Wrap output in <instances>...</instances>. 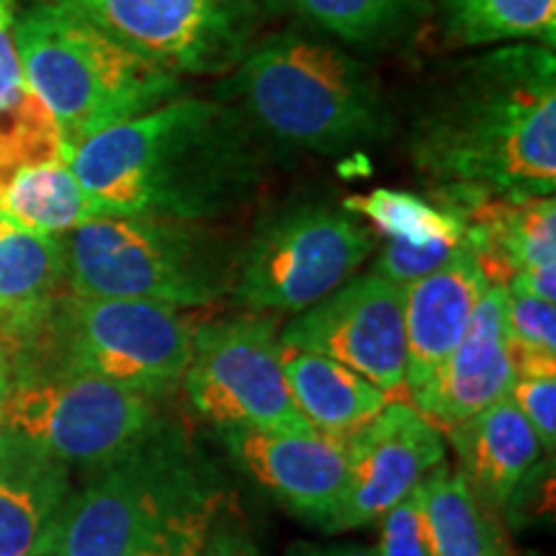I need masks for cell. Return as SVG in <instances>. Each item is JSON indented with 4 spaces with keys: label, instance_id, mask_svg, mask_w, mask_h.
Returning <instances> with one entry per match:
<instances>
[{
    "label": "cell",
    "instance_id": "cell-1",
    "mask_svg": "<svg viewBox=\"0 0 556 556\" xmlns=\"http://www.w3.org/2000/svg\"><path fill=\"white\" fill-rule=\"evenodd\" d=\"M409 150L438 191L554 197L552 47L505 45L464 62L417 116Z\"/></svg>",
    "mask_w": 556,
    "mask_h": 556
},
{
    "label": "cell",
    "instance_id": "cell-2",
    "mask_svg": "<svg viewBox=\"0 0 556 556\" xmlns=\"http://www.w3.org/2000/svg\"><path fill=\"white\" fill-rule=\"evenodd\" d=\"M101 217L208 222L258 191V131L227 101L178 99L88 137L67 155Z\"/></svg>",
    "mask_w": 556,
    "mask_h": 556
},
{
    "label": "cell",
    "instance_id": "cell-3",
    "mask_svg": "<svg viewBox=\"0 0 556 556\" xmlns=\"http://www.w3.org/2000/svg\"><path fill=\"white\" fill-rule=\"evenodd\" d=\"M229 106L283 148L343 155L389 127L371 70L336 41L289 29L250 45L227 83Z\"/></svg>",
    "mask_w": 556,
    "mask_h": 556
},
{
    "label": "cell",
    "instance_id": "cell-4",
    "mask_svg": "<svg viewBox=\"0 0 556 556\" xmlns=\"http://www.w3.org/2000/svg\"><path fill=\"white\" fill-rule=\"evenodd\" d=\"M13 39L26 83L58 124L65 160L88 137L178 99L184 88L178 75L47 0L16 11Z\"/></svg>",
    "mask_w": 556,
    "mask_h": 556
},
{
    "label": "cell",
    "instance_id": "cell-5",
    "mask_svg": "<svg viewBox=\"0 0 556 556\" xmlns=\"http://www.w3.org/2000/svg\"><path fill=\"white\" fill-rule=\"evenodd\" d=\"M70 294L139 299L178 309L232 294L242 250L204 222L99 217L62 235Z\"/></svg>",
    "mask_w": 556,
    "mask_h": 556
},
{
    "label": "cell",
    "instance_id": "cell-6",
    "mask_svg": "<svg viewBox=\"0 0 556 556\" xmlns=\"http://www.w3.org/2000/svg\"><path fill=\"white\" fill-rule=\"evenodd\" d=\"M197 328L168 304L60 294L11 356L16 368L93 374L160 400L184 381Z\"/></svg>",
    "mask_w": 556,
    "mask_h": 556
},
{
    "label": "cell",
    "instance_id": "cell-7",
    "mask_svg": "<svg viewBox=\"0 0 556 556\" xmlns=\"http://www.w3.org/2000/svg\"><path fill=\"white\" fill-rule=\"evenodd\" d=\"M70 495L52 556H137L173 518L217 497L189 435L160 417L127 454Z\"/></svg>",
    "mask_w": 556,
    "mask_h": 556
},
{
    "label": "cell",
    "instance_id": "cell-8",
    "mask_svg": "<svg viewBox=\"0 0 556 556\" xmlns=\"http://www.w3.org/2000/svg\"><path fill=\"white\" fill-rule=\"evenodd\" d=\"M157 420L155 400L114 381L65 368H16L3 426L67 467L101 469Z\"/></svg>",
    "mask_w": 556,
    "mask_h": 556
},
{
    "label": "cell",
    "instance_id": "cell-9",
    "mask_svg": "<svg viewBox=\"0 0 556 556\" xmlns=\"http://www.w3.org/2000/svg\"><path fill=\"white\" fill-rule=\"evenodd\" d=\"M180 384L193 413L217 430L315 433L291 400L270 317L240 315L199 325Z\"/></svg>",
    "mask_w": 556,
    "mask_h": 556
},
{
    "label": "cell",
    "instance_id": "cell-10",
    "mask_svg": "<svg viewBox=\"0 0 556 556\" xmlns=\"http://www.w3.org/2000/svg\"><path fill=\"white\" fill-rule=\"evenodd\" d=\"M377 240L348 212L296 206L266 222L240 253L232 294L253 312H304L356 276Z\"/></svg>",
    "mask_w": 556,
    "mask_h": 556
},
{
    "label": "cell",
    "instance_id": "cell-11",
    "mask_svg": "<svg viewBox=\"0 0 556 556\" xmlns=\"http://www.w3.org/2000/svg\"><path fill=\"white\" fill-rule=\"evenodd\" d=\"M78 13L152 65L186 75H225L255 39L261 0H47Z\"/></svg>",
    "mask_w": 556,
    "mask_h": 556
},
{
    "label": "cell",
    "instance_id": "cell-12",
    "mask_svg": "<svg viewBox=\"0 0 556 556\" xmlns=\"http://www.w3.org/2000/svg\"><path fill=\"white\" fill-rule=\"evenodd\" d=\"M281 345L338 361L387 394L405 387V289L368 270L319 299L283 328Z\"/></svg>",
    "mask_w": 556,
    "mask_h": 556
},
{
    "label": "cell",
    "instance_id": "cell-13",
    "mask_svg": "<svg viewBox=\"0 0 556 556\" xmlns=\"http://www.w3.org/2000/svg\"><path fill=\"white\" fill-rule=\"evenodd\" d=\"M348 443V490L325 533L377 523L392 505L446 462L441 430L409 402L389 400Z\"/></svg>",
    "mask_w": 556,
    "mask_h": 556
},
{
    "label": "cell",
    "instance_id": "cell-14",
    "mask_svg": "<svg viewBox=\"0 0 556 556\" xmlns=\"http://www.w3.org/2000/svg\"><path fill=\"white\" fill-rule=\"evenodd\" d=\"M232 462L276 503L307 523L328 528L348 490V443L328 435L219 430Z\"/></svg>",
    "mask_w": 556,
    "mask_h": 556
},
{
    "label": "cell",
    "instance_id": "cell-15",
    "mask_svg": "<svg viewBox=\"0 0 556 556\" xmlns=\"http://www.w3.org/2000/svg\"><path fill=\"white\" fill-rule=\"evenodd\" d=\"M516 371L507 338V289L490 283L479 299L462 343L430 387L409 400L430 426L451 430L500 397H507Z\"/></svg>",
    "mask_w": 556,
    "mask_h": 556
},
{
    "label": "cell",
    "instance_id": "cell-16",
    "mask_svg": "<svg viewBox=\"0 0 556 556\" xmlns=\"http://www.w3.org/2000/svg\"><path fill=\"white\" fill-rule=\"evenodd\" d=\"M490 289L482 263L467 238L446 266L405 289L409 400L422 394L462 343L479 299Z\"/></svg>",
    "mask_w": 556,
    "mask_h": 556
},
{
    "label": "cell",
    "instance_id": "cell-17",
    "mask_svg": "<svg viewBox=\"0 0 556 556\" xmlns=\"http://www.w3.org/2000/svg\"><path fill=\"white\" fill-rule=\"evenodd\" d=\"M70 495V467L0 428V556H52Z\"/></svg>",
    "mask_w": 556,
    "mask_h": 556
},
{
    "label": "cell",
    "instance_id": "cell-18",
    "mask_svg": "<svg viewBox=\"0 0 556 556\" xmlns=\"http://www.w3.org/2000/svg\"><path fill=\"white\" fill-rule=\"evenodd\" d=\"M446 433L458 462L456 475L497 516L510 507L546 454L510 397H500Z\"/></svg>",
    "mask_w": 556,
    "mask_h": 556
},
{
    "label": "cell",
    "instance_id": "cell-19",
    "mask_svg": "<svg viewBox=\"0 0 556 556\" xmlns=\"http://www.w3.org/2000/svg\"><path fill=\"white\" fill-rule=\"evenodd\" d=\"M67 283L65 240L21 227L0 212V340L18 345Z\"/></svg>",
    "mask_w": 556,
    "mask_h": 556
},
{
    "label": "cell",
    "instance_id": "cell-20",
    "mask_svg": "<svg viewBox=\"0 0 556 556\" xmlns=\"http://www.w3.org/2000/svg\"><path fill=\"white\" fill-rule=\"evenodd\" d=\"M281 361L291 400L319 435L345 441L392 400L384 389L319 353L281 345Z\"/></svg>",
    "mask_w": 556,
    "mask_h": 556
},
{
    "label": "cell",
    "instance_id": "cell-21",
    "mask_svg": "<svg viewBox=\"0 0 556 556\" xmlns=\"http://www.w3.org/2000/svg\"><path fill=\"white\" fill-rule=\"evenodd\" d=\"M16 11V0H0V180L5 186L18 168L65 157L58 124L21 67L13 39Z\"/></svg>",
    "mask_w": 556,
    "mask_h": 556
},
{
    "label": "cell",
    "instance_id": "cell-22",
    "mask_svg": "<svg viewBox=\"0 0 556 556\" xmlns=\"http://www.w3.org/2000/svg\"><path fill=\"white\" fill-rule=\"evenodd\" d=\"M420 497L435 556H516L503 520L448 462H441L422 479Z\"/></svg>",
    "mask_w": 556,
    "mask_h": 556
},
{
    "label": "cell",
    "instance_id": "cell-23",
    "mask_svg": "<svg viewBox=\"0 0 556 556\" xmlns=\"http://www.w3.org/2000/svg\"><path fill=\"white\" fill-rule=\"evenodd\" d=\"M0 212L21 227L47 235H67L101 217L65 157L45 160L13 173L0 193Z\"/></svg>",
    "mask_w": 556,
    "mask_h": 556
},
{
    "label": "cell",
    "instance_id": "cell-24",
    "mask_svg": "<svg viewBox=\"0 0 556 556\" xmlns=\"http://www.w3.org/2000/svg\"><path fill=\"white\" fill-rule=\"evenodd\" d=\"M441 18L458 47L556 45V0H443Z\"/></svg>",
    "mask_w": 556,
    "mask_h": 556
},
{
    "label": "cell",
    "instance_id": "cell-25",
    "mask_svg": "<svg viewBox=\"0 0 556 556\" xmlns=\"http://www.w3.org/2000/svg\"><path fill=\"white\" fill-rule=\"evenodd\" d=\"M343 208L371 222L387 242L422 248L464 240V222L456 214L409 191L377 189L345 199Z\"/></svg>",
    "mask_w": 556,
    "mask_h": 556
},
{
    "label": "cell",
    "instance_id": "cell-26",
    "mask_svg": "<svg viewBox=\"0 0 556 556\" xmlns=\"http://www.w3.org/2000/svg\"><path fill=\"white\" fill-rule=\"evenodd\" d=\"M343 45L371 47L394 39L413 18L415 0H268Z\"/></svg>",
    "mask_w": 556,
    "mask_h": 556
},
{
    "label": "cell",
    "instance_id": "cell-27",
    "mask_svg": "<svg viewBox=\"0 0 556 556\" xmlns=\"http://www.w3.org/2000/svg\"><path fill=\"white\" fill-rule=\"evenodd\" d=\"M507 338L516 377L556 374V309L516 281H507Z\"/></svg>",
    "mask_w": 556,
    "mask_h": 556
},
{
    "label": "cell",
    "instance_id": "cell-28",
    "mask_svg": "<svg viewBox=\"0 0 556 556\" xmlns=\"http://www.w3.org/2000/svg\"><path fill=\"white\" fill-rule=\"evenodd\" d=\"M381 520L379 531V556H435L430 541L426 510H422L420 484L392 505Z\"/></svg>",
    "mask_w": 556,
    "mask_h": 556
},
{
    "label": "cell",
    "instance_id": "cell-29",
    "mask_svg": "<svg viewBox=\"0 0 556 556\" xmlns=\"http://www.w3.org/2000/svg\"><path fill=\"white\" fill-rule=\"evenodd\" d=\"M462 242H438V245H400V242H384V248L379 250L377 263H374V274L389 278L397 287L407 289L409 283L420 281L446 266L451 255L456 253V248Z\"/></svg>",
    "mask_w": 556,
    "mask_h": 556
},
{
    "label": "cell",
    "instance_id": "cell-30",
    "mask_svg": "<svg viewBox=\"0 0 556 556\" xmlns=\"http://www.w3.org/2000/svg\"><path fill=\"white\" fill-rule=\"evenodd\" d=\"M507 397L531 422L541 448L554 454L556 446V374H536V377H516Z\"/></svg>",
    "mask_w": 556,
    "mask_h": 556
},
{
    "label": "cell",
    "instance_id": "cell-31",
    "mask_svg": "<svg viewBox=\"0 0 556 556\" xmlns=\"http://www.w3.org/2000/svg\"><path fill=\"white\" fill-rule=\"evenodd\" d=\"M222 503V495L206 500V503L193 505L189 510H184L180 516L170 520L148 546L142 548L137 556H197L204 541V533L212 516L217 513Z\"/></svg>",
    "mask_w": 556,
    "mask_h": 556
},
{
    "label": "cell",
    "instance_id": "cell-32",
    "mask_svg": "<svg viewBox=\"0 0 556 556\" xmlns=\"http://www.w3.org/2000/svg\"><path fill=\"white\" fill-rule=\"evenodd\" d=\"M197 556H263L253 533L232 507L219 503Z\"/></svg>",
    "mask_w": 556,
    "mask_h": 556
},
{
    "label": "cell",
    "instance_id": "cell-33",
    "mask_svg": "<svg viewBox=\"0 0 556 556\" xmlns=\"http://www.w3.org/2000/svg\"><path fill=\"white\" fill-rule=\"evenodd\" d=\"M283 556H379L377 548L361 544H315V541H296Z\"/></svg>",
    "mask_w": 556,
    "mask_h": 556
},
{
    "label": "cell",
    "instance_id": "cell-34",
    "mask_svg": "<svg viewBox=\"0 0 556 556\" xmlns=\"http://www.w3.org/2000/svg\"><path fill=\"white\" fill-rule=\"evenodd\" d=\"M13 381V356L11 348L0 340V426H3V413H5V400H9Z\"/></svg>",
    "mask_w": 556,
    "mask_h": 556
},
{
    "label": "cell",
    "instance_id": "cell-35",
    "mask_svg": "<svg viewBox=\"0 0 556 556\" xmlns=\"http://www.w3.org/2000/svg\"><path fill=\"white\" fill-rule=\"evenodd\" d=\"M518 556H541V554H536V552H526V554H518Z\"/></svg>",
    "mask_w": 556,
    "mask_h": 556
},
{
    "label": "cell",
    "instance_id": "cell-36",
    "mask_svg": "<svg viewBox=\"0 0 556 556\" xmlns=\"http://www.w3.org/2000/svg\"><path fill=\"white\" fill-rule=\"evenodd\" d=\"M3 189H5V184H3V180H0V193H3Z\"/></svg>",
    "mask_w": 556,
    "mask_h": 556
}]
</instances>
